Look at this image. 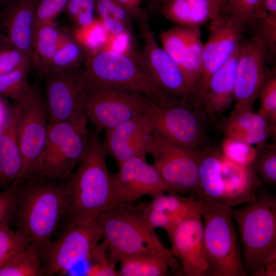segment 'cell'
Segmentation results:
<instances>
[{
  "mask_svg": "<svg viewBox=\"0 0 276 276\" xmlns=\"http://www.w3.org/2000/svg\"><path fill=\"white\" fill-rule=\"evenodd\" d=\"M149 100L129 90L85 87L84 112L95 129L105 132L146 114Z\"/></svg>",
  "mask_w": 276,
  "mask_h": 276,
  "instance_id": "cell-10",
  "label": "cell"
},
{
  "mask_svg": "<svg viewBox=\"0 0 276 276\" xmlns=\"http://www.w3.org/2000/svg\"><path fill=\"white\" fill-rule=\"evenodd\" d=\"M203 231L201 214H197L182 221L168 235L172 255L179 262L185 275H208Z\"/></svg>",
  "mask_w": 276,
  "mask_h": 276,
  "instance_id": "cell-18",
  "label": "cell"
},
{
  "mask_svg": "<svg viewBox=\"0 0 276 276\" xmlns=\"http://www.w3.org/2000/svg\"><path fill=\"white\" fill-rule=\"evenodd\" d=\"M31 65L21 67L6 74H0V96L19 102L29 97L34 86L28 77Z\"/></svg>",
  "mask_w": 276,
  "mask_h": 276,
  "instance_id": "cell-32",
  "label": "cell"
},
{
  "mask_svg": "<svg viewBox=\"0 0 276 276\" xmlns=\"http://www.w3.org/2000/svg\"><path fill=\"white\" fill-rule=\"evenodd\" d=\"M173 257L171 252L162 255L124 257L119 262V276L167 275Z\"/></svg>",
  "mask_w": 276,
  "mask_h": 276,
  "instance_id": "cell-28",
  "label": "cell"
},
{
  "mask_svg": "<svg viewBox=\"0 0 276 276\" xmlns=\"http://www.w3.org/2000/svg\"><path fill=\"white\" fill-rule=\"evenodd\" d=\"M43 75L44 98L50 123L86 118L84 112L85 87L79 67Z\"/></svg>",
  "mask_w": 276,
  "mask_h": 276,
  "instance_id": "cell-14",
  "label": "cell"
},
{
  "mask_svg": "<svg viewBox=\"0 0 276 276\" xmlns=\"http://www.w3.org/2000/svg\"><path fill=\"white\" fill-rule=\"evenodd\" d=\"M276 125L252 110L232 112L225 123L226 137L242 141L249 145H261L275 133Z\"/></svg>",
  "mask_w": 276,
  "mask_h": 276,
  "instance_id": "cell-25",
  "label": "cell"
},
{
  "mask_svg": "<svg viewBox=\"0 0 276 276\" xmlns=\"http://www.w3.org/2000/svg\"><path fill=\"white\" fill-rule=\"evenodd\" d=\"M108 35L98 18L88 26L75 28L74 31L75 40L88 51L89 55L102 50Z\"/></svg>",
  "mask_w": 276,
  "mask_h": 276,
  "instance_id": "cell-35",
  "label": "cell"
},
{
  "mask_svg": "<svg viewBox=\"0 0 276 276\" xmlns=\"http://www.w3.org/2000/svg\"><path fill=\"white\" fill-rule=\"evenodd\" d=\"M143 49L139 59L155 83L173 96L194 102L193 91L176 62L158 43L147 17L139 22Z\"/></svg>",
  "mask_w": 276,
  "mask_h": 276,
  "instance_id": "cell-16",
  "label": "cell"
},
{
  "mask_svg": "<svg viewBox=\"0 0 276 276\" xmlns=\"http://www.w3.org/2000/svg\"><path fill=\"white\" fill-rule=\"evenodd\" d=\"M165 193H176L146 159L124 162L112 175L111 205L131 204L145 196L153 198Z\"/></svg>",
  "mask_w": 276,
  "mask_h": 276,
  "instance_id": "cell-15",
  "label": "cell"
},
{
  "mask_svg": "<svg viewBox=\"0 0 276 276\" xmlns=\"http://www.w3.org/2000/svg\"><path fill=\"white\" fill-rule=\"evenodd\" d=\"M88 0H68L65 9L67 17L74 21Z\"/></svg>",
  "mask_w": 276,
  "mask_h": 276,
  "instance_id": "cell-49",
  "label": "cell"
},
{
  "mask_svg": "<svg viewBox=\"0 0 276 276\" xmlns=\"http://www.w3.org/2000/svg\"><path fill=\"white\" fill-rule=\"evenodd\" d=\"M261 179L266 183L274 186L276 183V149L268 147L258 152L252 164Z\"/></svg>",
  "mask_w": 276,
  "mask_h": 276,
  "instance_id": "cell-41",
  "label": "cell"
},
{
  "mask_svg": "<svg viewBox=\"0 0 276 276\" xmlns=\"http://www.w3.org/2000/svg\"><path fill=\"white\" fill-rule=\"evenodd\" d=\"M136 206L150 227L154 229L161 228L168 235L185 219L201 214L203 202L194 195L183 196L177 193H165Z\"/></svg>",
  "mask_w": 276,
  "mask_h": 276,
  "instance_id": "cell-19",
  "label": "cell"
},
{
  "mask_svg": "<svg viewBox=\"0 0 276 276\" xmlns=\"http://www.w3.org/2000/svg\"><path fill=\"white\" fill-rule=\"evenodd\" d=\"M10 222H0V267L16 251L31 243L16 230L11 229Z\"/></svg>",
  "mask_w": 276,
  "mask_h": 276,
  "instance_id": "cell-39",
  "label": "cell"
},
{
  "mask_svg": "<svg viewBox=\"0 0 276 276\" xmlns=\"http://www.w3.org/2000/svg\"><path fill=\"white\" fill-rule=\"evenodd\" d=\"M159 7L161 14L178 26L200 27L216 18L211 0H167Z\"/></svg>",
  "mask_w": 276,
  "mask_h": 276,
  "instance_id": "cell-27",
  "label": "cell"
},
{
  "mask_svg": "<svg viewBox=\"0 0 276 276\" xmlns=\"http://www.w3.org/2000/svg\"><path fill=\"white\" fill-rule=\"evenodd\" d=\"M200 108L188 100L173 96L162 104L150 99L146 114L153 133L181 147L199 151L206 147Z\"/></svg>",
  "mask_w": 276,
  "mask_h": 276,
  "instance_id": "cell-9",
  "label": "cell"
},
{
  "mask_svg": "<svg viewBox=\"0 0 276 276\" xmlns=\"http://www.w3.org/2000/svg\"><path fill=\"white\" fill-rule=\"evenodd\" d=\"M221 179L224 203L232 208L255 201L259 193L260 184L252 165L237 164L222 155Z\"/></svg>",
  "mask_w": 276,
  "mask_h": 276,
  "instance_id": "cell-23",
  "label": "cell"
},
{
  "mask_svg": "<svg viewBox=\"0 0 276 276\" xmlns=\"http://www.w3.org/2000/svg\"><path fill=\"white\" fill-rule=\"evenodd\" d=\"M201 35L200 27H194L180 66L189 85L194 92V96L202 67L203 44L201 41Z\"/></svg>",
  "mask_w": 276,
  "mask_h": 276,
  "instance_id": "cell-31",
  "label": "cell"
},
{
  "mask_svg": "<svg viewBox=\"0 0 276 276\" xmlns=\"http://www.w3.org/2000/svg\"><path fill=\"white\" fill-rule=\"evenodd\" d=\"M82 75L86 88H109L140 93L158 104L172 95L163 90L135 57L107 51L88 56Z\"/></svg>",
  "mask_w": 276,
  "mask_h": 276,
  "instance_id": "cell-4",
  "label": "cell"
},
{
  "mask_svg": "<svg viewBox=\"0 0 276 276\" xmlns=\"http://www.w3.org/2000/svg\"><path fill=\"white\" fill-rule=\"evenodd\" d=\"M211 1L216 18L220 15L222 14L223 8L224 0H211Z\"/></svg>",
  "mask_w": 276,
  "mask_h": 276,
  "instance_id": "cell-50",
  "label": "cell"
},
{
  "mask_svg": "<svg viewBox=\"0 0 276 276\" xmlns=\"http://www.w3.org/2000/svg\"><path fill=\"white\" fill-rule=\"evenodd\" d=\"M117 263L111 258L103 241L98 245L88 261L83 275L87 276H119Z\"/></svg>",
  "mask_w": 276,
  "mask_h": 276,
  "instance_id": "cell-36",
  "label": "cell"
},
{
  "mask_svg": "<svg viewBox=\"0 0 276 276\" xmlns=\"http://www.w3.org/2000/svg\"><path fill=\"white\" fill-rule=\"evenodd\" d=\"M86 118L75 121L49 122L48 134L37 175L66 180L84 158L90 131Z\"/></svg>",
  "mask_w": 276,
  "mask_h": 276,
  "instance_id": "cell-8",
  "label": "cell"
},
{
  "mask_svg": "<svg viewBox=\"0 0 276 276\" xmlns=\"http://www.w3.org/2000/svg\"><path fill=\"white\" fill-rule=\"evenodd\" d=\"M68 0H37L35 8L34 27L52 22L59 13L65 10Z\"/></svg>",
  "mask_w": 276,
  "mask_h": 276,
  "instance_id": "cell-43",
  "label": "cell"
},
{
  "mask_svg": "<svg viewBox=\"0 0 276 276\" xmlns=\"http://www.w3.org/2000/svg\"><path fill=\"white\" fill-rule=\"evenodd\" d=\"M130 204L110 205L98 218L102 229V241L117 262L136 255L170 252L145 221L137 206Z\"/></svg>",
  "mask_w": 276,
  "mask_h": 276,
  "instance_id": "cell-5",
  "label": "cell"
},
{
  "mask_svg": "<svg viewBox=\"0 0 276 276\" xmlns=\"http://www.w3.org/2000/svg\"><path fill=\"white\" fill-rule=\"evenodd\" d=\"M194 27L177 26L161 33L162 48L180 67Z\"/></svg>",
  "mask_w": 276,
  "mask_h": 276,
  "instance_id": "cell-34",
  "label": "cell"
},
{
  "mask_svg": "<svg viewBox=\"0 0 276 276\" xmlns=\"http://www.w3.org/2000/svg\"><path fill=\"white\" fill-rule=\"evenodd\" d=\"M11 186L16 195L12 219L16 230L39 250L66 223L70 206L67 179L37 174Z\"/></svg>",
  "mask_w": 276,
  "mask_h": 276,
  "instance_id": "cell-1",
  "label": "cell"
},
{
  "mask_svg": "<svg viewBox=\"0 0 276 276\" xmlns=\"http://www.w3.org/2000/svg\"><path fill=\"white\" fill-rule=\"evenodd\" d=\"M2 11L0 10V21L2 18Z\"/></svg>",
  "mask_w": 276,
  "mask_h": 276,
  "instance_id": "cell-53",
  "label": "cell"
},
{
  "mask_svg": "<svg viewBox=\"0 0 276 276\" xmlns=\"http://www.w3.org/2000/svg\"><path fill=\"white\" fill-rule=\"evenodd\" d=\"M32 94L24 100L15 102L1 123L0 190L17 182L22 174L23 163L19 147L18 129L21 112Z\"/></svg>",
  "mask_w": 276,
  "mask_h": 276,
  "instance_id": "cell-22",
  "label": "cell"
},
{
  "mask_svg": "<svg viewBox=\"0 0 276 276\" xmlns=\"http://www.w3.org/2000/svg\"><path fill=\"white\" fill-rule=\"evenodd\" d=\"M258 150L242 141L225 137L221 144V155L226 159L243 166H251Z\"/></svg>",
  "mask_w": 276,
  "mask_h": 276,
  "instance_id": "cell-38",
  "label": "cell"
},
{
  "mask_svg": "<svg viewBox=\"0 0 276 276\" xmlns=\"http://www.w3.org/2000/svg\"><path fill=\"white\" fill-rule=\"evenodd\" d=\"M106 156L98 131H90L86 154L67 179L70 206L66 224L96 220L111 205L112 174Z\"/></svg>",
  "mask_w": 276,
  "mask_h": 276,
  "instance_id": "cell-3",
  "label": "cell"
},
{
  "mask_svg": "<svg viewBox=\"0 0 276 276\" xmlns=\"http://www.w3.org/2000/svg\"><path fill=\"white\" fill-rule=\"evenodd\" d=\"M102 50L134 56L132 54V39L130 31L115 35L109 34Z\"/></svg>",
  "mask_w": 276,
  "mask_h": 276,
  "instance_id": "cell-45",
  "label": "cell"
},
{
  "mask_svg": "<svg viewBox=\"0 0 276 276\" xmlns=\"http://www.w3.org/2000/svg\"><path fill=\"white\" fill-rule=\"evenodd\" d=\"M36 2L9 0L2 10L0 21V44L12 45L32 60Z\"/></svg>",
  "mask_w": 276,
  "mask_h": 276,
  "instance_id": "cell-21",
  "label": "cell"
},
{
  "mask_svg": "<svg viewBox=\"0 0 276 276\" xmlns=\"http://www.w3.org/2000/svg\"><path fill=\"white\" fill-rule=\"evenodd\" d=\"M99 221L67 223L60 233L39 250L43 276L68 274L76 266L88 261L102 240Z\"/></svg>",
  "mask_w": 276,
  "mask_h": 276,
  "instance_id": "cell-7",
  "label": "cell"
},
{
  "mask_svg": "<svg viewBox=\"0 0 276 276\" xmlns=\"http://www.w3.org/2000/svg\"><path fill=\"white\" fill-rule=\"evenodd\" d=\"M262 0H224L222 14L245 27L256 21Z\"/></svg>",
  "mask_w": 276,
  "mask_h": 276,
  "instance_id": "cell-37",
  "label": "cell"
},
{
  "mask_svg": "<svg viewBox=\"0 0 276 276\" xmlns=\"http://www.w3.org/2000/svg\"><path fill=\"white\" fill-rule=\"evenodd\" d=\"M269 56L265 42L258 30L249 38L241 41L232 112L252 110L259 91L270 73L267 66Z\"/></svg>",
  "mask_w": 276,
  "mask_h": 276,
  "instance_id": "cell-12",
  "label": "cell"
},
{
  "mask_svg": "<svg viewBox=\"0 0 276 276\" xmlns=\"http://www.w3.org/2000/svg\"><path fill=\"white\" fill-rule=\"evenodd\" d=\"M260 107L258 113L276 125V73L270 72L258 94Z\"/></svg>",
  "mask_w": 276,
  "mask_h": 276,
  "instance_id": "cell-40",
  "label": "cell"
},
{
  "mask_svg": "<svg viewBox=\"0 0 276 276\" xmlns=\"http://www.w3.org/2000/svg\"><path fill=\"white\" fill-rule=\"evenodd\" d=\"M95 12L98 18L113 17L130 26L134 19L125 7L114 0H95Z\"/></svg>",
  "mask_w": 276,
  "mask_h": 276,
  "instance_id": "cell-44",
  "label": "cell"
},
{
  "mask_svg": "<svg viewBox=\"0 0 276 276\" xmlns=\"http://www.w3.org/2000/svg\"><path fill=\"white\" fill-rule=\"evenodd\" d=\"M147 152L162 178L177 194L196 196L199 151L181 147L153 132Z\"/></svg>",
  "mask_w": 276,
  "mask_h": 276,
  "instance_id": "cell-11",
  "label": "cell"
},
{
  "mask_svg": "<svg viewBox=\"0 0 276 276\" xmlns=\"http://www.w3.org/2000/svg\"><path fill=\"white\" fill-rule=\"evenodd\" d=\"M42 275L39 250L32 242L16 251L0 267V276Z\"/></svg>",
  "mask_w": 276,
  "mask_h": 276,
  "instance_id": "cell-30",
  "label": "cell"
},
{
  "mask_svg": "<svg viewBox=\"0 0 276 276\" xmlns=\"http://www.w3.org/2000/svg\"><path fill=\"white\" fill-rule=\"evenodd\" d=\"M16 195L13 188L0 190V222L11 221L15 214Z\"/></svg>",
  "mask_w": 276,
  "mask_h": 276,
  "instance_id": "cell-46",
  "label": "cell"
},
{
  "mask_svg": "<svg viewBox=\"0 0 276 276\" xmlns=\"http://www.w3.org/2000/svg\"><path fill=\"white\" fill-rule=\"evenodd\" d=\"M167 0H152L153 3L159 6H161Z\"/></svg>",
  "mask_w": 276,
  "mask_h": 276,
  "instance_id": "cell-51",
  "label": "cell"
},
{
  "mask_svg": "<svg viewBox=\"0 0 276 276\" xmlns=\"http://www.w3.org/2000/svg\"><path fill=\"white\" fill-rule=\"evenodd\" d=\"M239 47L240 44L232 57L210 78L199 102L200 106L205 111L222 113L231 106L234 100Z\"/></svg>",
  "mask_w": 276,
  "mask_h": 276,
  "instance_id": "cell-24",
  "label": "cell"
},
{
  "mask_svg": "<svg viewBox=\"0 0 276 276\" xmlns=\"http://www.w3.org/2000/svg\"><path fill=\"white\" fill-rule=\"evenodd\" d=\"M98 18L105 30L109 35L118 34L130 31V26L118 19L110 17Z\"/></svg>",
  "mask_w": 276,
  "mask_h": 276,
  "instance_id": "cell-47",
  "label": "cell"
},
{
  "mask_svg": "<svg viewBox=\"0 0 276 276\" xmlns=\"http://www.w3.org/2000/svg\"><path fill=\"white\" fill-rule=\"evenodd\" d=\"M211 22L210 35L203 44L202 71L195 94L199 104L210 78L233 55L241 41L245 28L222 14Z\"/></svg>",
  "mask_w": 276,
  "mask_h": 276,
  "instance_id": "cell-17",
  "label": "cell"
},
{
  "mask_svg": "<svg viewBox=\"0 0 276 276\" xmlns=\"http://www.w3.org/2000/svg\"><path fill=\"white\" fill-rule=\"evenodd\" d=\"M152 133L151 122L144 114L105 132L102 143L107 155L118 165L135 158L146 159L147 145Z\"/></svg>",
  "mask_w": 276,
  "mask_h": 276,
  "instance_id": "cell-20",
  "label": "cell"
},
{
  "mask_svg": "<svg viewBox=\"0 0 276 276\" xmlns=\"http://www.w3.org/2000/svg\"><path fill=\"white\" fill-rule=\"evenodd\" d=\"M125 7L134 18L142 19L147 17L146 13L141 7L142 0H114Z\"/></svg>",
  "mask_w": 276,
  "mask_h": 276,
  "instance_id": "cell-48",
  "label": "cell"
},
{
  "mask_svg": "<svg viewBox=\"0 0 276 276\" xmlns=\"http://www.w3.org/2000/svg\"><path fill=\"white\" fill-rule=\"evenodd\" d=\"M49 126L44 98L34 86L20 117L18 135L23 172L20 179L14 183L39 173Z\"/></svg>",
  "mask_w": 276,
  "mask_h": 276,
  "instance_id": "cell-13",
  "label": "cell"
},
{
  "mask_svg": "<svg viewBox=\"0 0 276 276\" xmlns=\"http://www.w3.org/2000/svg\"><path fill=\"white\" fill-rule=\"evenodd\" d=\"M86 57L84 56V49L75 39L65 34L51 60L47 73L78 67Z\"/></svg>",
  "mask_w": 276,
  "mask_h": 276,
  "instance_id": "cell-33",
  "label": "cell"
},
{
  "mask_svg": "<svg viewBox=\"0 0 276 276\" xmlns=\"http://www.w3.org/2000/svg\"><path fill=\"white\" fill-rule=\"evenodd\" d=\"M9 0H0V8L5 6Z\"/></svg>",
  "mask_w": 276,
  "mask_h": 276,
  "instance_id": "cell-52",
  "label": "cell"
},
{
  "mask_svg": "<svg viewBox=\"0 0 276 276\" xmlns=\"http://www.w3.org/2000/svg\"><path fill=\"white\" fill-rule=\"evenodd\" d=\"M65 35L52 22L34 27L33 58L36 57L37 66L43 75L47 73L51 60Z\"/></svg>",
  "mask_w": 276,
  "mask_h": 276,
  "instance_id": "cell-29",
  "label": "cell"
},
{
  "mask_svg": "<svg viewBox=\"0 0 276 276\" xmlns=\"http://www.w3.org/2000/svg\"><path fill=\"white\" fill-rule=\"evenodd\" d=\"M202 202L203 242L208 275H247L233 224V208Z\"/></svg>",
  "mask_w": 276,
  "mask_h": 276,
  "instance_id": "cell-6",
  "label": "cell"
},
{
  "mask_svg": "<svg viewBox=\"0 0 276 276\" xmlns=\"http://www.w3.org/2000/svg\"><path fill=\"white\" fill-rule=\"evenodd\" d=\"M232 209L238 225L246 274H276V200L270 194L259 193L256 200Z\"/></svg>",
  "mask_w": 276,
  "mask_h": 276,
  "instance_id": "cell-2",
  "label": "cell"
},
{
  "mask_svg": "<svg viewBox=\"0 0 276 276\" xmlns=\"http://www.w3.org/2000/svg\"><path fill=\"white\" fill-rule=\"evenodd\" d=\"M221 153L208 147L199 151L198 189L202 201L224 203L221 179Z\"/></svg>",
  "mask_w": 276,
  "mask_h": 276,
  "instance_id": "cell-26",
  "label": "cell"
},
{
  "mask_svg": "<svg viewBox=\"0 0 276 276\" xmlns=\"http://www.w3.org/2000/svg\"><path fill=\"white\" fill-rule=\"evenodd\" d=\"M32 60L18 49L0 44V74H6L31 65Z\"/></svg>",
  "mask_w": 276,
  "mask_h": 276,
  "instance_id": "cell-42",
  "label": "cell"
}]
</instances>
